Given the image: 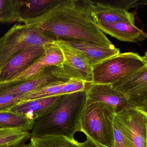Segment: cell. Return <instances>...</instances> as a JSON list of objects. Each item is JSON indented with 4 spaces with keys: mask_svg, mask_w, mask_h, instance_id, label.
<instances>
[{
    "mask_svg": "<svg viewBox=\"0 0 147 147\" xmlns=\"http://www.w3.org/2000/svg\"><path fill=\"white\" fill-rule=\"evenodd\" d=\"M127 99L128 108L147 114V64L131 75L111 85Z\"/></svg>",
    "mask_w": 147,
    "mask_h": 147,
    "instance_id": "cell-7",
    "label": "cell"
},
{
    "mask_svg": "<svg viewBox=\"0 0 147 147\" xmlns=\"http://www.w3.org/2000/svg\"><path fill=\"white\" fill-rule=\"evenodd\" d=\"M54 43L59 47L63 57L62 66L58 67L60 78L63 81L80 80L91 84L92 81L93 68L85 57L62 40H57Z\"/></svg>",
    "mask_w": 147,
    "mask_h": 147,
    "instance_id": "cell-6",
    "label": "cell"
},
{
    "mask_svg": "<svg viewBox=\"0 0 147 147\" xmlns=\"http://www.w3.org/2000/svg\"><path fill=\"white\" fill-rule=\"evenodd\" d=\"M88 84L79 80H69L65 81L62 88L61 95L71 94L86 90Z\"/></svg>",
    "mask_w": 147,
    "mask_h": 147,
    "instance_id": "cell-24",
    "label": "cell"
},
{
    "mask_svg": "<svg viewBox=\"0 0 147 147\" xmlns=\"http://www.w3.org/2000/svg\"><path fill=\"white\" fill-rule=\"evenodd\" d=\"M86 91L62 95L55 107L35 121L31 138L60 136L74 140L80 132V118L86 102Z\"/></svg>",
    "mask_w": 147,
    "mask_h": 147,
    "instance_id": "cell-2",
    "label": "cell"
},
{
    "mask_svg": "<svg viewBox=\"0 0 147 147\" xmlns=\"http://www.w3.org/2000/svg\"><path fill=\"white\" fill-rule=\"evenodd\" d=\"M29 131L16 129H0V146L20 141L30 140Z\"/></svg>",
    "mask_w": 147,
    "mask_h": 147,
    "instance_id": "cell-23",
    "label": "cell"
},
{
    "mask_svg": "<svg viewBox=\"0 0 147 147\" xmlns=\"http://www.w3.org/2000/svg\"><path fill=\"white\" fill-rule=\"evenodd\" d=\"M130 134L134 147H147V114L127 108L118 112Z\"/></svg>",
    "mask_w": 147,
    "mask_h": 147,
    "instance_id": "cell-10",
    "label": "cell"
},
{
    "mask_svg": "<svg viewBox=\"0 0 147 147\" xmlns=\"http://www.w3.org/2000/svg\"><path fill=\"white\" fill-rule=\"evenodd\" d=\"M63 61V53L58 45L54 42L49 44L45 46V54L26 70L12 79L0 83V85H11L33 79L50 67H61Z\"/></svg>",
    "mask_w": 147,
    "mask_h": 147,
    "instance_id": "cell-8",
    "label": "cell"
},
{
    "mask_svg": "<svg viewBox=\"0 0 147 147\" xmlns=\"http://www.w3.org/2000/svg\"><path fill=\"white\" fill-rule=\"evenodd\" d=\"M138 2L136 3L134 5L133 7H141V6L147 5V0L142 1L140 3Z\"/></svg>",
    "mask_w": 147,
    "mask_h": 147,
    "instance_id": "cell-27",
    "label": "cell"
},
{
    "mask_svg": "<svg viewBox=\"0 0 147 147\" xmlns=\"http://www.w3.org/2000/svg\"><path fill=\"white\" fill-rule=\"evenodd\" d=\"M45 52V46H35L25 49L13 57L0 70V83L10 80L23 72Z\"/></svg>",
    "mask_w": 147,
    "mask_h": 147,
    "instance_id": "cell-9",
    "label": "cell"
},
{
    "mask_svg": "<svg viewBox=\"0 0 147 147\" xmlns=\"http://www.w3.org/2000/svg\"><path fill=\"white\" fill-rule=\"evenodd\" d=\"M92 16L95 22H129L134 24L135 12L117 7L109 3L92 1Z\"/></svg>",
    "mask_w": 147,
    "mask_h": 147,
    "instance_id": "cell-15",
    "label": "cell"
},
{
    "mask_svg": "<svg viewBox=\"0 0 147 147\" xmlns=\"http://www.w3.org/2000/svg\"><path fill=\"white\" fill-rule=\"evenodd\" d=\"M98 27L104 33L117 39L127 42L138 43L147 39V33L129 22H96Z\"/></svg>",
    "mask_w": 147,
    "mask_h": 147,
    "instance_id": "cell-14",
    "label": "cell"
},
{
    "mask_svg": "<svg viewBox=\"0 0 147 147\" xmlns=\"http://www.w3.org/2000/svg\"><path fill=\"white\" fill-rule=\"evenodd\" d=\"M55 41L36 27L15 24L0 38V70L10 59L25 49L45 46Z\"/></svg>",
    "mask_w": 147,
    "mask_h": 147,
    "instance_id": "cell-4",
    "label": "cell"
},
{
    "mask_svg": "<svg viewBox=\"0 0 147 147\" xmlns=\"http://www.w3.org/2000/svg\"><path fill=\"white\" fill-rule=\"evenodd\" d=\"M58 0H18L17 22L26 23L45 14Z\"/></svg>",
    "mask_w": 147,
    "mask_h": 147,
    "instance_id": "cell-17",
    "label": "cell"
},
{
    "mask_svg": "<svg viewBox=\"0 0 147 147\" xmlns=\"http://www.w3.org/2000/svg\"><path fill=\"white\" fill-rule=\"evenodd\" d=\"M30 143L36 147H81L74 140L60 136L31 138Z\"/></svg>",
    "mask_w": 147,
    "mask_h": 147,
    "instance_id": "cell-21",
    "label": "cell"
},
{
    "mask_svg": "<svg viewBox=\"0 0 147 147\" xmlns=\"http://www.w3.org/2000/svg\"><path fill=\"white\" fill-rule=\"evenodd\" d=\"M18 0H0V23L17 22Z\"/></svg>",
    "mask_w": 147,
    "mask_h": 147,
    "instance_id": "cell-22",
    "label": "cell"
},
{
    "mask_svg": "<svg viewBox=\"0 0 147 147\" xmlns=\"http://www.w3.org/2000/svg\"><path fill=\"white\" fill-rule=\"evenodd\" d=\"M57 67H50L38 77L25 82L11 85H0V94L21 96L23 97V99L27 94L45 85L62 80L56 74Z\"/></svg>",
    "mask_w": 147,
    "mask_h": 147,
    "instance_id": "cell-12",
    "label": "cell"
},
{
    "mask_svg": "<svg viewBox=\"0 0 147 147\" xmlns=\"http://www.w3.org/2000/svg\"><path fill=\"white\" fill-rule=\"evenodd\" d=\"M35 121L9 110L0 111V129L32 130Z\"/></svg>",
    "mask_w": 147,
    "mask_h": 147,
    "instance_id": "cell-18",
    "label": "cell"
},
{
    "mask_svg": "<svg viewBox=\"0 0 147 147\" xmlns=\"http://www.w3.org/2000/svg\"><path fill=\"white\" fill-rule=\"evenodd\" d=\"M79 144L81 147H108L96 142L88 137H86L84 142H79Z\"/></svg>",
    "mask_w": 147,
    "mask_h": 147,
    "instance_id": "cell-25",
    "label": "cell"
},
{
    "mask_svg": "<svg viewBox=\"0 0 147 147\" xmlns=\"http://www.w3.org/2000/svg\"><path fill=\"white\" fill-rule=\"evenodd\" d=\"M26 140L20 141L10 144H6L0 147H29V144H27Z\"/></svg>",
    "mask_w": 147,
    "mask_h": 147,
    "instance_id": "cell-26",
    "label": "cell"
},
{
    "mask_svg": "<svg viewBox=\"0 0 147 147\" xmlns=\"http://www.w3.org/2000/svg\"><path fill=\"white\" fill-rule=\"evenodd\" d=\"M116 114L113 107L87 99L80 114V132L99 144L115 147L114 121Z\"/></svg>",
    "mask_w": 147,
    "mask_h": 147,
    "instance_id": "cell-3",
    "label": "cell"
},
{
    "mask_svg": "<svg viewBox=\"0 0 147 147\" xmlns=\"http://www.w3.org/2000/svg\"><path fill=\"white\" fill-rule=\"evenodd\" d=\"M62 40L82 54L92 68L105 60L121 53L120 50L114 45L105 46L84 41Z\"/></svg>",
    "mask_w": 147,
    "mask_h": 147,
    "instance_id": "cell-11",
    "label": "cell"
},
{
    "mask_svg": "<svg viewBox=\"0 0 147 147\" xmlns=\"http://www.w3.org/2000/svg\"><path fill=\"white\" fill-rule=\"evenodd\" d=\"M65 81L58 80L45 85L26 95L22 102L62 96V86Z\"/></svg>",
    "mask_w": 147,
    "mask_h": 147,
    "instance_id": "cell-19",
    "label": "cell"
},
{
    "mask_svg": "<svg viewBox=\"0 0 147 147\" xmlns=\"http://www.w3.org/2000/svg\"><path fill=\"white\" fill-rule=\"evenodd\" d=\"M92 1L58 0L41 16L24 23L41 30L54 39L113 45L92 16Z\"/></svg>",
    "mask_w": 147,
    "mask_h": 147,
    "instance_id": "cell-1",
    "label": "cell"
},
{
    "mask_svg": "<svg viewBox=\"0 0 147 147\" xmlns=\"http://www.w3.org/2000/svg\"><path fill=\"white\" fill-rule=\"evenodd\" d=\"M115 147H134L127 127L117 113L114 121Z\"/></svg>",
    "mask_w": 147,
    "mask_h": 147,
    "instance_id": "cell-20",
    "label": "cell"
},
{
    "mask_svg": "<svg viewBox=\"0 0 147 147\" xmlns=\"http://www.w3.org/2000/svg\"><path fill=\"white\" fill-rule=\"evenodd\" d=\"M61 96L22 102L9 111L24 115L36 121L51 110L57 103Z\"/></svg>",
    "mask_w": 147,
    "mask_h": 147,
    "instance_id": "cell-16",
    "label": "cell"
},
{
    "mask_svg": "<svg viewBox=\"0 0 147 147\" xmlns=\"http://www.w3.org/2000/svg\"><path fill=\"white\" fill-rule=\"evenodd\" d=\"M147 62L136 53L126 52L105 60L92 69L91 84L112 85L144 67Z\"/></svg>",
    "mask_w": 147,
    "mask_h": 147,
    "instance_id": "cell-5",
    "label": "cell"
},
{
    "mask_svg": "<svg viewBox=\"0 0 147 147\" xmlns=\"http://www.w3.org/2000/svg\"><path fill=\"white\" fill-rule=\"evenodd\" d=\"M86 91L87 99L104 103L114 108L117 113L128 108L126 98L111 85L88 84Z\"/></svg>",
    "mask_w": 147,
    "mask_h": 147,
    "instance_id": "cell-13",
    "label": "cell"
},
{
    "mask_svg": "<svg viewBox=\"0 0 147 147\" xmlns=\"http://www.w3.org/2000/svg\"><path fill=\"white\" fill-rule=\"evenodd\" d=\"M144 57V59H145V60L147 62V51L146 52V54H145V56Z\"/></svg>",
    "mask_w": 147,
    "mask_h": 147,
    "instance_id": "cell-28",
    "label": "cell"
},
{
    "mask_svg": "<svg viewBox=\"0 0 147 147\" xmlns=\"http://www.w3.org/2000/svg\"><path fill=\"white\" fill-rule=\"evenodd\" d=\"M29 147H36L34 146L33 145H32V144H31V143H30V144H29Z\"/></svg>",
    "mask_w": 147,
    "mask_h": 147,
    "instance_id": "cell-29",
    "label": "cell"
}]
</instances>
